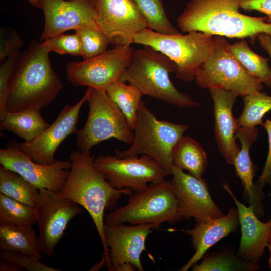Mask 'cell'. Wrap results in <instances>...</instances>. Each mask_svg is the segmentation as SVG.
<instances>
[{"mask_svg": "<svg viewBox=\"0 0 271 271\" xmlns=\"http://www.w3.org/2000/svg\"><path fill=\"white\" fill-rule=\"evenodd\" d=\"M97 24L110 44L131 46L135 34L147 28L133 0H96Z\"/></svg>", "mask_w": 271, "mask_h": 271, "instance_id": "14", "label": "cell"}, {"mask_svg": "<svg viewBox=\"0 0 271 271\" xmlns=\"http://www.w3.org/2000/svg\"><path fill=\"white\" fill-rule=\"evenodd\" d=\"M239 224L237 208L231 207L226 215L206 221L197 222L192 229L184 230L191 238L195 252L179 270L187 271L206 254L207 251L223 238L235 232Z\"/></svg>", "mask_w": 271, "mask_h": 271, "instance_id": "22", "label": "cell"}, {"mask_svg": "<svg viewBox=\"0 0 271 271\" xmlns=\"http://www.w3.org/2000/svg\"><path fill=\"white\" fill-rule=\"evenodd\" d=\"M37 222L34 207L0 193V224L31 229Z\"/></svg>", "mask_w": 271, "mask_h": 271, "instance_id": "29", "label": "cell"}, {"mask_svg": "<svg viewBox=\"0 0 271 271\" xmlns=\"http://www.w3.org/2000/svg\"><path fill=\"white\" fill-rule=\"evenodd\" d=\"M17 51L1 62L0 65V120L7 113L6 104L10 79L16 60L20 54Z\"/></svg>", "mask_w": 271, "mask_h": 271, "instance_id": "35", "label": "cell"}, {"mask_svg": "<svg viewBox=\"0 0 271 271\" xmlns=\"http://www.w3.org/2000/svg\"><path fill=\"white\" fill-rule=\"evenodd\" d=\"M40 110L28 109L7 112L0 120V129L8 130L26 142L33 140L49 126L40 114Z\"/></svg>", "mask_w": 271, "mask_h": 271, "instance_id": "23", "label": "cell"}, {"mask_svg": "<svg viewBox=\"0 0 271 271\" xmlns=\"http://www.w3.org/2000/svg\"><path fill=\"white\" fill-rule=\"evenodd\" d=\"M229 45L224 37H214L213 50L195 76L197 85L203 89L234 92L242 97L261 91L262 82L247 72L230 52Z\"/></svg>", "mask_w": 271, "mask_h": 271, "instance_id": "8", "label": "cell"}, {"mask_svg": "<svg viewBox=\"0 0 271 271\" xmlns=\"http://www.w3.org/2000/svg\"><path fill=\"white\" fill-rule=\"evenodd\" d=\"M49 52L60 54L82 56L83 50L81 39L75 32L72 34H61L41 41Z\"/></svg>", "mask_w": 271, "mask_h": 271, "instance_id": "34", "label": "cell"}, {"mask_svg": "<svg viewBox=\"0 0 271 271\" xmlns=\"http://www.w3.org/2000/svg\"><path fill=\"white\" fill-rule=\"evenodd\" d=\"M39 229L38 236L42 253L52 257L69 221L83 212V208L59 192L39 190L34 207Z\"/></svg>", "mask_w": 271, "mask_h": 271, "instance_id": "12", "label": "cell"}, {"mask_svg": "<svg viewBox=\"0 0 271 271\" xmlns=\"http://www.w3.org/2000/svg\"><path fill=\"white\" fill-rule=\"evenodd\" d=\"M88 102L89 110L87 121L76 133V144L79 150L90 152L93 147L110 138L132 144L133 130L106 91L91 88Z\"/></svg>", "mask_w": 271, "mask_h": 271, "instance_id": "9", "label": "cell"}, {"mask_svg": "<svg viewBox=\"0 0 271 271\" xmlns=\"http://www.w3.org/2000/svg\"><path fill=\"white\" fill-rule=\"evenodd\" d=\"M49 51L42 42L33 41L20 53L8 86L7 112L40 110L53 102L63 84L53 69Z\"/></svg>", "mask_w": 271, "mask_h": 271, "instance_id": "2", "label": "cell"}, {"mask_svg": "<svg viewBox=\"0 0 271 271\" xmlns=\"http://www.w3.org/2000/svg\"><path fill=\"white\" fill-rule=\"evenodd\" d=\"M257 40L271 58V35L264 33H260L257 36Z\"/></svg>", "mask_w": 271, "mask_h": 271, "instance_id": "40", "label": "cell"}, {"mask_svg": "<svg viewBox=\"0 0 271 271\" xmlns=\"http://www.w3.org/2000/svg\"><path fill=\"white\" fill-rule=\"evenodd\" d=\"M240 8L263 13L266 15L267 22L271 23V0H241Z\"/></svg>", "mask_w": 271, "mask_h": 271, "instance_id": "39", "label": "cell"}, {"mask_svg": "<svg viewBox=\"0 0 271 271\" xmlns=\"http://www.w3.org/2000/svg\"><path fill=\"white\" fill-rule=\"evenodd\" d=\"M0 258L4 261L16 263L28 271L60 270L46 265L35 258L16 251L1 250Z\"/></svg>", "mask_w": 271, "mask_h": 271, "instance_id": "36", "label": "cell"}, {"mask_svg": "<svg viewBox=\"0 0 271 271\" xmlns=\"http://www.w3.org/2000/svg\"><path fill=\"white\" fill-rule=\"evenodd\" d=\"M75 32L81 40L83 60L101 54L110 44L107 37L99 28L84 27L75 30Z\"/></svg>", "mask_w": 271, "mask_h": 271, "instance_id": "33", "label": "cell"}, {"mask_svg": "<svg viewBox=\"0 0 271 271\" xmlns=\"http://www.w3.org/2000/svg\"><path fill=\"white\" fill-rule=\"evenodd\" d=\"M258 130L256 127H238L236 136L238 139L241 147L236 156L233 166L236 175L238 177L244 187L243 197L249 206L254 207V211L258 217L264 214V205L262 201L265 198V193L262 189L254 183L257 167L251 161L250 149L256 140Z\"/></svg>", "mask_w": 271, "mask_h": 271, "instance_id": "21", "label": "cell"}, {"mask_svg": "<svg viewBox=\"0 0 271 271\" xmlns=\"http://www.w3.org/2000/svg\"><path fill=\"white\" fill-rule=\"evenodd\" d=\"M241 0H190L177 18L182 32L197 31L228 38H249L254 43L260 33L271 35L266 17L239 12Z\"/></svg>", "mask_w": 271, "mask_h": 271, "instance_id": "3", "label": "cell"}, {"mask_svg": "<svg viewBox=\"0 0 271 271\" xmlns=\"http://www.w3.org/2000/svg\"><path fill=\"white\" fill-rule=\"evenodd\" d=\"M0 164L25 179L39 190L45 188L59 192L63 187L72 162L56 160L50 164L35 162L20 148L19 143L10 141L5 148L0 149Z\"/></svg>", "mask_w": 271, "mask_h": 271, "instance_id": "13", "label": "cell"}, {"mask_svg": "<svg viewBox=\"0 0 271 271\" xmlns=\"http://www.w3.org/2000/svg\"><path fill=\"white\" fill-rule=\"evenodd\" d=\"M229 49L250 74L258 78L271 88V67L267 58L255 53L245 39L233 44H229Z\"/></svg>", "mask_w": 271, "mask_h": 271, "instance_id": "27", "label": "cell"}, {"mask_svg": "<svg viewBox=\"0 0 271 271\" xmlns=\"http://www.w3.org/2000/svg\"><path fill=\"white\" fill-rule=\"evenodd\" d=\"M171 181L183 219L206 221L224 215L212 199L207 182L174 166Z\"/></svg>", "mask_w": 271, "mask_h": 271, "instance_id": "18", "label": "cell"}, {"mask_svg": "<svg viewBox=\"0 0 271 271\" xmlns=\"http://www.w3.org/2000/svg\"><path fill=\"white\" fill-rule=\"evenodd\" d=\"M222 185L234 200L239 213L241 237L237 255L246 261L258 264L267 247L271 218L265 222L259 220L252 206L247 207L240 202L227 183Z\"/></svg>", "mask_w": 271, "mask_h": 271, "instance_id": "19", "label": "cell"}, {"mask_svg": "<svg viewBox=\"0 0 271 271\" xmlns=\"http://www.w3.org/2000/svg\"><path fill=\"white\" fill-rule=\"evenodd\" d=\"M172 157L174 166L198 178H202L208 165L202 146L188 136H183L175 145Z\"/></svg>", "mask_w": 271, "mask_h": 271, "instance_id": "24", "label": "cell"}, {"mask_svg": "<svg viewBox=\"0 0 271 271\" xmlns=\"http://www.w3.org/2000/svg\"><path fill=\"white\" fill-rule=\"evenodd\" d=\"M106 92L116 104L126 117L130 126L134 130L140 105L141 92L135 86L127 84L121 78L111 83Z\"/></svg>", "mask_w": 271, "mask_h": 271, "instance_id": "26", "label": "cell"}, {"mask_svg": "<svg viewBox=\"0 0 271 271\" xmlns=\"http://www.w3.org/2000/svg\"><path fill=\"white\" fill-rule=\"evenodd\" d=\"M133 1L144 17L148 28L167 35L181 33L168 19L163 0Z\"/></svg>", "mask_w": 271, "mask_h": 271, "instance_id": "32", "label": "cell"}, {"mask_svg": "<svg viewBox=\"0 0 271 271\" xmlns=\"http://www.w3.org/2000/svg\"><path fill=\"white\" fill-rule=\"evenodd\" d=\"M94 156L90 152H72V162L66 181L59 192L85 209L91 217L102 242V261L110 270L109 250L104 235V211L116 206L122 195H130V189H116L112 187L94 165Z\"/></svg>", "mask_w": 271, "mask_h": 271, "instance_id": "1", "label": "cell"}, {"mask_svg": "<svg viewBox=\"0 0 271 271\" xmlns=\"http://www.w3.org/2000/svg\"><path fill=\"white\" fill-rule=\"evenodd\" d=\"M1 32L0 61L1 62L12 54L20 51L24 42L14 30L9 31L8 34H4L2 31H1Z\"/></svg>", "mask_w": 271, "mask_h": 271, "instance_id": "37", "label": "cell"}, {"mask_svg": "<svg viewBox=\"0 0 271 271\" xmlns=\"http://www.w3.org/2000/svg\"><path fill=\"white\" fill-rule=\"evenodd\" d=\"M0 192L34 207L39 189L18 174L1 166Z\"/></svg>", "mask_w": 271, "mask_h": 271, "instance_id": "28", "label": "cell"}, {"mask_svg": "<svg viewBox=\"0 0 271 271\" xmlns=\"http://www.w3.org/2000/svg\"><path fill=\"white\" fill-rule=\"evenodd\" d=\"M94 162L109 184L118 190L142 191L150 183L163 181L169 176L158 162L147 155L122 158L99 155L95 158Z\"/></svg>", "mask_w": 271, "mask_h": 271, "instance_id": "10", "label": "cell"}, {"mask_svg": "<svg viewBox=\"0 0 271 271\" xmlns=\"http://www.w3.org/2000/svg\"><path fill=\"white\" fill-rule=\"evenodd\" d=\"M213 101L214 133L218 150L227 163L233 165L240 150L236 142L237 121L233 115V105L239 95L221 89H209Z\"/></svg>", "mask_w": 271, "mask_h": 271, "instance_id": "20", "label": "cell"}, {"mask_svg": "<svg viewBox=\"0 0 271 271\" xmlns=\"http://www.w3.org/2000/svg\"><path fill=\"white\" fill-rule=\"evenodd\" d=\"M188 128V125L158 119L142 100L133 130V142L127 150H115V156L122 158L148 155L158 162L170 176L174 166L173 148Z\"/></svg>", "mask_w": 271, "mask_h": 271, "instance_id": "7", "label": "cell"}, {"mask_svg": "<svg viewBox=\"0 0 271 271\" xmlns=\"http://www.w3.org/2000/svg\"><path fill=\"white\" fill-rule=\"evenodd\" d=\"M262 126H263L267 132L268 151L262 174L255 183L261 189L266 184H268L271 187V120L267 119Z\"/></svg>", "mask_w": 271, "mask_h": 271, "instance_id": "38", "label": "cell"}, {"mask_svg": "<svg viewBox=\"0 0 271 271\" xmlns=\"http://www.w3.org/2000/svg\"><path fill=\"white\" fill-rule=\"evenodd\" d=\"M39 8L45 17L40 41L70 30L99 28L96 0H40Z\"/></svg>", "mask_w": 271, "mask_h": 271, "instance_id": "15", "label": "cell"}, {"mask_svg": "<svg viewBox=\"0 0 271 271\" xmlns=\"http://www.w3.org/2000/svg\"><path fill=\"white\" fill-rule=\"evenodd\" d=\"M182 219L174 186L171 181L165 180L131 194L125 205L104 217V223L151 224L154 229H159L163 223L173 224Z\"/></svg>", "mask_w": 271, "mask_h": 271, "instance_id": "6", "label": "cell"}, {"mask_svg": "<svg viewBox=\"0 0 271 271\" xmlns=\"http://www.w3.org/2000/svg\"><path fill=\"white\" fill-rule=\"evenodd\" d=\"M174 62L150 47L134 49L130 63L121 79L137 88L143 95L179 108L197 107L200 103L179 91L170 79L176 72Z\"/></svg>", "mask_w": 271, "mask_h": 271, "instance_id": "4", "label": "cell"}, {"mask_svg": "<svg viewBox=\"0 0 271 271\" xmlns=\"http://www.w3.org/2000/svg\"><path fill=\"white\" fill-rule=\"evenodd\" d=\"M154 229L151 224H104V235L109 250L110 271H143L140 256L146 250L145 241Z\"/></svg>", "mask_w": 271, "mask_h": 271, "instance_id": "16", "label": "cell"}, {"mask_svg": "<svg viewBox=\"0 0 271 271\" xmlns=\"http://www.w3.org/2000/svg\"><path fill=\"white\" fill-rule=\"evenodd\" d=\"M0 249L25 254L40 260L41 250L34 230L0 224Z\"/></svg>", "mask_w": 271, "mask_h": 271, "instance_id": "25", "label": "cell"}, {"mask_svg": "<svg viewBox=\"0 0 271 271\" xmlns=\"http://www.w3.org/2000/svg\"><path fill=\"white\" fill-rule=\"evenodd\" d=\"M244 107L237 119L239 127H255L262 125V118L271 111V96L261 91L242 97Z\"/></svg>", "mask_w": 271, "mask_h": 271, "instance_id": "31", "label": "cell"}, {"mask_svg": "<svg viewBox=\"0 0 271 271\" xmlns=\"http://www.w3.org/2000/svg\"><path fill=\"white\" fill-rule=\"evenodd\" d=\"M30 4L33 6L39 8V1L40 0H28Z\"/></svg>", "mask_w": 271, "mask_h": 271, "instance_id": "43", "label": "cell"}, {"mask_svg": "<svg viewBox=\"0 0 271 271\" xmlns=\"http://www.w3.org/2000/svg\"><path fill=\"white\" fill-rule=\"evenodd\" d=\"M91 88L87 89L83 97L76 104L66 105L55 121L41 134L31 142L19 143L22 151L38 163L50 164L56 160V151L61 143L69 136L76 133V124L83 105L88 102Z\"/></svg>", "mask_w": 271, "mask_h": 271, "instance_id": "17", "label": "cell"}, {"mask_svg": "<svg viewBox=\"0 0 271 271\" xmlns=\"http://www.w3.org/2000/svg\"><path fill=\"white\" fill-rule=\"evenodd\" d=\"M213 35L197 31L167 35L146 28L135 34L134 43L151 47L173 61L176 77L184 82L195 79L214 46Z\"/></svg>", "mask_w": 271, "mask_h": 271, "instance_id": "5", "label": "cell"}, {"mask_svg": "<svg viewBox=\"0 0 271 271\" xmlns=\"http://www.w3.org/2000/svg\"><path fill=\"white\" fill-rule=\"evenodd\" d=\"M200 264H194L193 271L244 270L260 269L258 264L246 261L226 250L204 255Z\"/></svg>", "mask_w": 271, "mask_h": 271, "instance_id": "30", "label": "cell"}, {"mask_svg": "<svg viewBox=\"0 0 271 271\" xmlns=\"http://www.w3.org/2000/svg\"><path fill=\"white\" fill-rule=\"evenodd\" d=\"M133 50L131 46L115 45L93 58L70 61L66 66L67 79L75 86L106 91L111 83L121 78L130 63Z\"/></svg>", "mask_w": 271, "mask_h": 271, "instance_id": "11", "label": "cell"}, {"mask_svg": "<svg viewBox=\"0 0 271 271\" xmlns=\"http://www.w3.org/2000/svg\"><path fill=\"white\" fill-rule=\"evenodd\" d=\"M25 270L19 265L3 260L0 262V271H23Z\"/></svg>", "mask_w": 271, "mask_h": 271, "instance_id": "41", "label": "cell"}, {"mask_svg": "<svg viewBox=\"0 0 271 271\" xmlns=\"http://www.w3.org/2000/svg\"><path fill=\"white\" fill-rule=\"evenodd\" d=\"M267 247L269 251V258L268 261V266L270 269L271 270V232H270L269 240H268Z\"/></svg>", "mask_w": 271, "mask_h": 271, "instance_id": "42", "label": "cell"}]
</instances>
